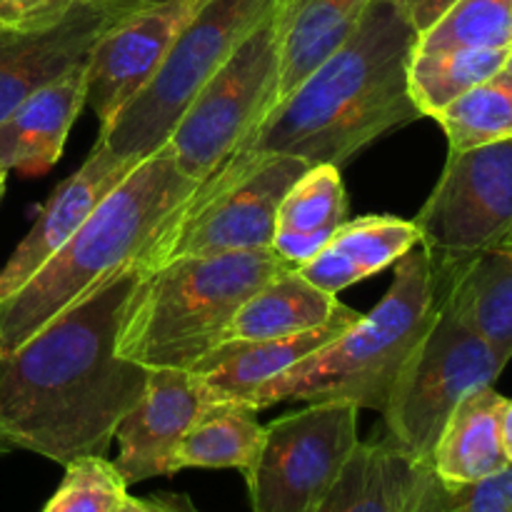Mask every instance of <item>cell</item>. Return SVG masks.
<instances>
[{"label":"cell","instance_id":"22","mask_svg":"<svg viewBox=\"0 0 512 512\" xmlns=\"http://www.w3.org/2000/svg\"><path fill=\"white\" fill-rule=\"evenodd\" d=\"M433 268L440 298L490 345L512 358V248Z\"/></svg>","mask_w":512,"mask_h":512},{"label":"cell","instance_id":"36","mask_svg":"<svg viewBox=\"0 0 512 512\" xmlns=\"http://www.w3.org/2000/svg\"><path fill=\"white\" fill-rule=\"evenodd\" d=\"M5 175H8V170L0 168V200H3V195H5Z\"/></svg>","mask_w":512,"mask_h":512},{"label":"cell","instance_id":"5","mask_svg":"<svg viewBox=\"0 0 512 512\" xmlns=\"http://www.w3.org/2000/svg\"><path fill=\"white\" fill-rule=\"evenodd\" d=\"M288 265L275 250L185 255L143 270L118 338V355L148 370H190L223 343L240 305Z\"/></svg>","mask_w":512,"mask_h":512},{"label":"cell","instance_id":"12","mask_svg":"<svg viewBox=\"0 0 512 512\" xmlns=\"http://www.w3.org/2000/svg\"><path fill=\"white\" fill-rule=\"evenodd\" d=\"M210 0H160L120 15L90 48L85 105L95 110L100 130L138 98L155 78L190 20Z\"/></svg>","mask_w":512,"mask_h":512},{"label":"cell","instance_id":"39","mask_svg":"<svg viewBox=\"0 0 512 512\" xmlns=\"http://www.w3.org/2000/svg\"><path fill=\"white\" fill-rule=\"evenodd\" d=\"M505 248H512V240H510V243H508V245H505Z\"/></svg>","mask_w":512,"mask_h":512},{"label":"cell","instance_id":"3","mask_svg":"<svg viewBox=\"0 0 512 512\" xmlns=\"http://www.w3.org/2000/svg\"><path fill=\"white\" fill-rule=\"evenodd\" d=\"M200 188L168 143L140 160L68 243L13 295L0 300V353H10L68 305L128 268H143L155 240Z\"/></svg>","mask_w":512,"mask_h":512},{"label":"cell","instance_id":"4","mask_svg":"<svg viewBox=\"0 0 512 512\" xmlns=\"http://www.w3.org/2000/svg\"><path fill=\"white\" fill-rule=\"evenodd\" d=\"M378 308L360 315L350 328L260 385L245 408L263 410L278 403H330L343 400L383 413L413 350L438 318L440 285L423 245L403 255Z\"/></svg>","mask_w":512,"mask_h":512},{"label":"cell","instance_id":"20","mask_svg":"<svg viewBox=\"0 0 512 512\" xmlns=\"http://www.w3.org/2000/svg\"><path fill=\"white\" fill-rule=\"evenodd\" d=\"M508 398L480 388L460 400L430 453V470L445 483H473L508 468L503 450V410Z\"/></svg>","mask_w":512,"mask_h":512},{"label":"cell","instance_id":"13","mask_svg":"<svg viewBox=\"0 0 512 512\" xmlns=\"http://www.w3.org/2000/svg\"><path fill=\"white\" fill-rule=\"evenodd\" d=\"M208 405L203 383L190 370H150L140 400L115 428L118 458L113 463L125 483L175 475V450Z\"/></svg>","mask_w":512,"mask_h":512},{"label":"cell","instance_id":"30","mask_svg":"<svg viewBox=\"0 0 512 512\" xmlns=\"http://www.w3.org/2000/svg\"><path fill=\"white\" fill-rule=\"evenodd\" d=\"M128 488L115 463L88 455L65 465L63 483L40 512H120Z\"/></svg>","mask_w":512,"mask_h":512},{"label":"cell","instance_id":"29","mask_svg":"<svg viewBox=\"0 0 512 512\" xmlns=\"http://www.w3.org/2000/svg\"><path fill=\"white\" fill-rule=\"evenodd\" d=\"M408 512H512V465L473 483H445L423 463Z\"/></svg>","mask_w":512,"mask_h":512},{"label":"cell","instance_id":"35","mask_svg":"<svg viewBox=\"0 0 512 512\" xmlns=\"http://www.w3.org/2000/svg\"><path fill=\"white\" fill-rule=\"evenodd\" d=\"M503 450L505 458H508V465H512V400L505 403L503 410Z\"/></svg>","mask_w":512,"mask_h":512},{"label":"cell","instance_id":"18","mask_svg":"<svg viewBox=\"0 0 512 512\" xmlns=\"http://www.w3.org/2000/svg\"><path fill=\"white\" fill-rule=\"evenodd\" d=\"M415 245H420V233L413 220L395 215L348 218L315 258L295 270L315 288L338 295L380 270L393 268Z\"/></svg>","mask_w":512,"mask_h":512},{"label":"cell","instance_id":"40","mask_svg":"<svg viewBox=\"0 0 512 512\" xmlns=\"http://www.w3.org/2000/svg\"><path fill=\"white\" fill-rule=\"evenodd\" d=\"M390 3H395V0H390Z\"/></svg>","mask_w":512,"mask_h":512},{"label":"cell","instance_id":"21","mask_svg":"<svg viewBox=\"0 0 512 512\" xmlns=\"http://www.w3.org/2000/svg\"><path fill=\"white\" fill-rule=\"evenodd\" d=\"M348 220V190L340 168L310 165L285 193L275 218L273 250L288 268H300L320 253Z\"/></svg>","mask_w":512,"mask_h":512},{"label":"cell","instance_id":"32","mask_svg":"<svg viewBox=\"0 0 512 512\" xmlns=\"http://www.w3.org/2000/svg\"><path fill=\"white\" fill-rule=\"evenodd\" d=\"M455 3H458V0H395L400 13L405 15V20L413 25V30L418 35H423L425 30L433 28Z\"/></svg>","mask_w":512,"mask_h":512},{"label":"cell","instance_id":"27","mask_svg":"<svg viewBox=\"0 0 512 512\" xmlns=\"http://www.w3.org/2000/svg\"><path fill=\"white\" fill-rule=\"evenodd\" d=\"M435 120L448 138L450 153L512 138V78L500 70L455 98Z\"/></svg>","mask_w":512,"mask_h":512},{"label":"cell","instance_id":"34","mask_svg":"<svg viewBox=\"0 0 512 512\" xmlns=\"http://www.w3.org/2000/svg\"><path fill=\"white\" fill-rule=\"evenodd\" d=\"M85 3L100 5V8H110V10H120V13H130V10L145 8V5L160 3V0H85Z\"/></svg>","mask_w":512,"mask_h":512},{"label":"cell","instance_id":"33","mask_svg":"<svg viewBox=\"0 0 512 512\" xmlns=\"http://www.w3.org/2000/svg\"><path fill=\"white\" fill-rule=\"evenodd\" d=\"M120 512H200L193 505L188 495L180 493H158L148 495V498H135L128 495Z\"/></svg>","mask_w":512,"mask_h":512},{"label":"cell","instance_id":"25","mask_svg":"<svg viewBox=\"0 0 512 512\" xmlns=\"http://www.w3.org/2000/svg\"><path fill=\"white\" fill-rule=\"evenodd\" d=\"M265 425L255 420V410L233 403H210L190 425L175 450V473L188 468L238 470L248 478L263 448Z\"/></svg>","mask_w":512,"mask_h":512},{"label":"cell","instance_id":"1","mask_svg":"<svg viewBox=\"0 0 512 512\" xmlns=\"http://www.w3.org/2000/svg\"><path fill=\"white\" fill-rule=\"evenodd\" d=\"M143 268L113 275L0 353V433L10 448L68 465L105 455L140 400L150 370L118 355V338Z\"/></svg>","mask_w":512,"mask_h":512},{"label":"cell","instance_id":"8","mask_svg":"<svg viewBox=\"0 0 512 512\" xmlns=\"http://www.w3.org/2000/svg\"><path fill=\"white\" fill-rule=\"evenodd\" d=\"M275 3L278 0H210L175 40L155 78L100 130L98 140L113 153L138 160L163 148L190 100L228 63Z\"/></svg>","mask_w":512,"mask_h":512},{"label":"cell","instance_id":"38","mask_svg":"<svg viewBox=\"0 0 512 512\" xmlns=\"http://www.w3.org/2000/svg\"><path fill=\"white\" fill-rule=\"evenodd\" d=\"M5 450H10V445H8V443H5L3 433H0V453H5Z\"/></svg>","mask_w":512,"mask_h":512},{"label":"cell","instance_id":"2","mask_svg":"<svg viewBox=\"0 0 512 512\" xmlns=\"http://www.w3.org/2000/svg\"><path fill=\"white\" fill-rule=\"evenodd\" d=\"M415 43L398 5L373 0L350 38L270 110L243 150L340 168L388 130L420 120L408 85Z\"/></svg>","mask_w":512,"mask_h":512},{"label":"cell","instance_id":"10","mask_svg":"<svg viewBox=\"0 0 512 512\" xmlns=\"http://www.w3.org/2000/svg\"><path fill=\"white\" fill-rule=\"evenodd\" d=\"M360 408L310 403L265 425L263 448L245 478L253 512H315L358 450Z\"/></svg>","mask_w":512,"mask_h":512},{"label":"cell","instance_id":"19","mask_svg":"<svg viewBox=\"0 0 512 512\" xmlns=\"http://www.w3.org/2000/svg\"><path fill=\"white\" fill-rule=\"evenodd\" d=\"M358 315V310L340 303L338 295L315 288L295 268H285L240 305L225 328L223 343L288 338Z\"/></svg>","mask_w":512,"mask_h":512},{"label":"cell","instance_id":"28","mask_svg":"<svg viewBox=\"0 0 512 512\" xmlns=\"http://www.w3.org/2000/svg\"><path fill=\"white\" fill-rule=\"evenodd\" d=\"M450 48H512V0H458L418 35L415 53Z\"/></svg>","mask_w":512,"mask_h":512},{"label":"cell","instance_id":"14","mask_svg":"<svg viewBox=\"0 0 512 512\" xmlns=\"http://www.w3.org/2000/svg\"><path fill=\"white\" fill-rule=\"evenodd\" d=\"M138 163V158H123L103 140H95L85 163L53 190L33 228L0 270V300L23 288Z\"/></svg>","mask_w":512,"mask_h":512},{"label":"cell","instance_id":"37","mask_svg":"<svg viewBox=\"0 0 512 512\" xmlns=\"http://www.w3.org/2000/svg\"><path fill=\"white\" fill-rule=\"evenodd\" d=\"M503 70L512 78V48H510V53H508V60H505V68Z\"/></svg>","mask_w":512,"mask_h":512},{"label":"cell","instance_id":"16","mask_svg":"<svg viewBox=\"0 0 512 512\" xmlns=\"http://www.w3.org/2000/svg\"><path fill=\"white\" fill-rule=\"evenodd\" d=\"M88 60L15 105L0 120V168L43 175L60 160L85 105Z\"/></svg>","mask_w":512,"mask_h":512},{"label":"cell","instance_id":"7","mask_svg":"<svg viewBox=\"0 0 512 512\" xmlns=\"http://www.w3.org/2000/svg\"><path fill=\"white\" fill-rule=\"evenodd\" d=\"M288 5L290 0L275 3L175 123L168 145L190 178L208 180L245 148L278 105Z\"/></svg>","mask_w":512,"mask_h":512},{"label":"cell","instance_id":"23","mask_svg":"<svg viewBox=\"0 0 512 512\" xmlns=\"http://www.w3.org/2000/svg\"><path fill=\"white\" fill-rule=\"evenodd\" d=\"M420 465L388 435L360 443L333 493L315 512H408Z\"/></svg>","mask_w":512,"mask_h":512},{"label":"cell","instance_id":"31","mask_svg":"<svg viewBox=\"0 0 512 512\" xmlns=\"http://www.w3.org/2000/svg\"><path fill=\"white\" fill-rule=\"evenodd\" d=\"M80 0H0V30L33 33L68 18Z\"/></svg>","mask_w":512,"mask_h":512},{"label":"cell","instance_id":"11","mask_svg":"<svg viewBox=\"0 0 512 512\" xmlns=\"http://www.w3.org/2000/svg\"><path fill=\"white\" fill-rule=\"evenodd\" d=\"M413 223L433 265L505 248L512 240V138L448 153Z\"/></svg>","mask_w":512,"mask_h":512},{"label":"cell","instance_id":"26","mask_svg":"<svg viewBox=\"0 0 512 512\" xmlns=\"http://www.w3.org/2000/svg\"><path fill=\"white\" fill-rule=\"evenodd\" d=\"M510 50L505 48H450L433 53H413L408 65V85L423 118H435L455 98L505 68Z\"/></svg>","mask_w":512,"mask_h":512},{"label":"cell","instance_id":"17","mask_svg":"<svg viewBox=\"0 0 512 512\" xmlns=\"http://www.w3.org/2000/svg\"><path fill=\"white\" fill-rule=\"evenodd\" d=\"M358 318L338 320V323L323 325V328L308 330V333L288 335V338L220 343L210 353H205L190 368V373L203 383L210 403H233L245 408L248 398L260 385L270 383L293 365L303 363L315 350L330 343L335 335L350 328Z\"/></svg>","mask_w":512,"mask_h":512},{"label":"cell","instance_id":"15","mask_svg":"<svg viewBox=\"0 0 512 512\" xmlns=\"http://www.w3.org/2000/svg\"><path fill=\"white\" fill-rule=\"evenodd\" d=\"M120 15L125 13L80 0L53 28L33 33L0 30V120L35 90L85 63L95 40Z\"/></svg>","mask_w":512,"mask_h":512},{"label":"cell","instance_id":"9","mask_svg":"<svg viewBox=\"0 0 512 512\" xmlns=\"http://www.w3.org/2000/svg\"><path fill=\"white\" fill-rule=\"evenodd\" d=\"M510 360L440 298L438 318L405 363L383 410L388 438L410 458L428 463L455 405L495 385Z\"/></svg>","mask_w":512,"mask_h":512},{"label":"cell","instance_id":"24","mask_svg":"<svg viewBox=\"0 0 512 512\" xmlns=\"http://www.w3.org/2000/svg\"><path fill=\"white\" fill-rule=\"evenodd\" d=\"M370 3L373 0H290L278 103L350 38Z\"/></svg>","mask_w":512,"mask_h":512},{"label":"cell","instance_id":"6","mask_svg":"<svg viewBox=\"0 0 512 512\" xmlns=\"http://www.w3.org/2000/svg\"><path fill=\"white\" fill-rule=\"evenodd\" d=\"M308 168L293 155L235 153L180 205L145 255L143 270L185 255L270 250L280 203Z\"/></svg>","mask_w":512,"mask_h":512}]
</instances>
